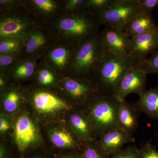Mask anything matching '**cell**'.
Here are the masks:
<instances>
[{"label":"cell","mask_w":158,"mask_h":158,"mask_svg":"<svg viewBox=\"0 0 158 158\" xmlns=\"http://www.w3.org/2000/svg\"><path fill=\"white\" fill-rule=\"evenodd\" d=\"M65 91L71 98L80 103L88 102L98 92L95 85L90 80L69 78L64 82Z\"/></svg>","instance_id":"cell-12"},{"label":"cell","mask_w":158,"mask_h":158,"mask_svg":"<svg viewBox=\"0 0 158 158\" xmlns=\"http://www.w3.org/2000/svg\"><path fill=\"white\" fill-rule=\"evenodd\" d=\"M60 158H84L82 153L81 154L70 153L63 155Z\"/></svg>","instance_id":"cell-36"},{"label":"cell","mask_w":158,"mask_h":158,"mask_svg":"<svg viewBox=\"0 0 158 158\" xmlns=\"http://www.w3.org/2000/svg\"><path fill=\"white\" fill-rule=\"evenodd\" d=\"M105 51L100 34L87 38L78 46L71 69L82 79L88 80V77L94 76Z\"/></svg>","instance_id":"cell-4"},{"label":"cell","mask_w":158,"mask_h":158,"mask_svg":"<svg viewBox=\"0 0 158 158\" xmlns=\"http://www.w3.org/2000/svg\"><path fill=\"white\" fill-rule=\"evenodd\" d=\"M47 37L42 31L33 29L26 38L24 48L29 55L37 54L45 47L47 43Z\"/></svg>","instance_id":"cell-20"},{"label":"cell","mask_w":158,"mask_h":158,"mask_svg":"<svg viewBox=\"0 0 158 158\" xmlns=\"http://www.w3.org/2000/svg\"><path fill=\"white\" fill-rule=\"evenodd\" d=\"M19 53L0 54V67L4 70L14 65L18 59Z\"/></svg>","instance_id":"cell-32"},{"label":"cell","mask_w":158,"mask_h":158,"mask_svg":"<svg viewBox=\"0 0 158 158\" xmlns=\"http://www.w3.org/2000/svg\"><path fill=\"white\" fill-rule=\"evenodd\" d=\"M158 29L152 16L139 13L130 21L124 31L131 38Z\"/></svg>","instance_id":"cell-16"},{"label":"cell","mask_w":158,"mask_h":158,"mask_svg":"<svg viewBox=\"0 0 158 158\" xmlns=\"http://www.w3.org/2000/svg\"><path fill=\"white\" fill-rule=\"evenodd\" d=\"M137 65L144 69L148 74H158V51H155L149 58Z\"/></svg>","instance_id":"cell-26"},{"label":"cell","mask_w":158,"mask_h":158,"mask_svg":"<svg viewBox=\"0 0 158 158\" xmlns=\"http://www.w3.org/2000/svg\"><path fill=\"white\" fill-rule=\"evenodd\" d=\"M139 13L138 0H115L112 6L94 15L100 24L125 31L130 21Z\"/></svg>","instance_id":"cell-5"},{"label":"cell","mask_w":158,"mask_h":158,"mask_svg":"<svg viewBox=\"0 0 158 158\" xmlns=\"http://www.w3.org/2000/svg\"><path fill=\"white\" fill-rule=\"evenodd\" d=\"M110 158H139L138 148L132 146L116 153Z\"/></svg>","instance_id":"cell-31"},{"label":"cell","mask_w":158,"mask_h":158,"mask_svg":"<svg viewBox=\"0 0 158 158\" xmlns=\"http://www.w3.org/2000/svg\"><path fill=\"white\" fill-rule=\"evenodd\" d=\"M32 2L36 9L44 14H52L58 9L57 3L52 0H34Z\"/></svg>","instance_id":"cell-27"},{"label":"cell","mask_w":158,"mask_h":158,"mask_svg":"<svg viewBox=\"0 0 158 158\" xmlns=\"http://www.w3.org/2000/svg\"><path fill=\"white\" fill-rule=\"evenodd\" d=\"M135 141L132 135L118 127L102 134L98 140L105 153L110 157L121 150L125 144Z\"/></svg>","instance_id":"cell-10"},{"label":"cell","mask_w":158,"mask_h":158,"mask_svg":"<svg viewBox=\"0 0 158 158\" xmlns=\"http://www.w3.org/2000/svg\"><path fill=\"white\" fill-rule=\"evenodd\" d=\"M120 102L113 94L98 92L88 102L85 114L95 135L99 136L118 126Z\"/></svg>","instance_id":"cell-2"},{"label":"cell","mask_w":158,"mask_h":158,"mask_svg":"<svg viewBox=\"0 0 158 158\" xmlns=\"http://www.w3.org/2000/svg\"><path fill=\"white\" fill-rule=\"evenodd\" d=\"M50 137L54 145L59 148L78 149L81 147L78 140L64 130H53L50 134Z\"/></svg>","instance_id":"cell-19"},{"label":"cell","mask_w":158,"mask_h":158,"mask_svg":"<svg viewBox=\"0 0 158 158\" xmlns=\"http://www.w3.org/2000/svg\"><path fill=\"white\" fill-rule=\"evenodd\" d=\"M138 6L141 13L152 16L154 9L158 6V0H138Z\"/></svg>","instance_id":"cell-30"},{"label":"cell","mask_w":158,"mask_h":158,"mask_svg":"<svg viewBox=\"0 0 158 158\" xmlns=\"http://www.w3.org/2000/svg\"><path fill=\"white\" fill-rule=\"evenodd\" d=\"M14 136L18 149L21 152L37 145L41 140L37 125L26 114L20 116L16 120Z\"/></svg>","instance_id":"cell-7"},{"label":"cell","mask_w":158,"mask_h":158,"mask_svg":"<svg viewBox=\"0 0 158 158\" xmlns=\"http://www.w3.org/2000/svg\"><path fill=\"white\" fill-rule=\"evenodd\" d=\"M31 20L16 15L5 16L0 22V38L24 37L33 30Z\"/></svg>","instance_id":"cell-11"},{"label":"cell","mask_w":158,"mask_h":158,"mask_svg":"<svg viewBox=\"0 0 158 158\" xmlns=\"http://www.w3.org/2000/svg\"><path fill=\"white\" fill-rule=\"evenodd\" d=\"M30 158H46L42 156H35L34 157Z\"/></svg>","instance_id":"cell-39"},{"label":"cell","mask_w":158,"mask_h":158,"mask_svg":"<svg viewBox=\"0 0 158 158\" xmlns=\"http://www.w3.org/2000/svg\"><path fill=\"white\" fill-rule=\"evenodd\" d=\"M36 68V63L33 60L25 59L15 63L12 66L11 75L18 80L29 78L34 74Z\"/></svg>","instance_id":"cell-21"},{"label":"cell","mask_w":158,"mask_h":158,"mask_svg":"<svg viewBox=\"0 0 158 158\" xmlns=\"http://www.w3.org/2000/svg\"><path fill=\"white\" fill-rule=\"evenodd\" d=\"M89 142L85 145L82 152L84 158H110L105 153L98 141L95 142L94 140Z\"/></svg>","instance_id":"cell-24"},{"label":"cell","mask_w":158,"mask_h":158,"mask_svg":"<svg viewBox=\"0 0 158 158\" xmlns=\"http://www.w3.org/2000/svg\"><path fill=\"white\" fill-rule=\"evenodd\" d=\"M21 100L20 94L15 89H11L4 95L3 105L7 112L12 113L18 108Z\"/></svg>","instance_id":"cell-23"},{"label":"cell","mask_w":158,"mask_h":158,"mask_svg":"<svg viewBox=\"0 0 158 158\" xmlns=\"http://www.w3.org/2000/svg\"><path fill=\"white\" fill-rule=\"evenodd\" d=\"M99 34L105 50L120 56H130L129 52L131 46V38L125 31L106 26Z\"/></svg>","instance_id":"cell-8"},{"label":"cell","mask_w":158,"mask_h":158,"mask_svg":"<svg viewBox=\"0 0 158 158\" xmlns=\"http://www.w3.org/2000/svg\"><path fill=\"white\" fill-rule=\"evenodd\" d=\"M27 35L24 37H9L1 39L0 41V54L19 53L20 50L24 47Z\"/></svg>","instance_id":"cell-22"},{"label":"cell","mask_w":158,"mask_h":158,"mask_svg":"<svg viewBox=\"0 0 158 158\" xmlns=\"http://www.w3.org/2000/svg\"><path fill=\"white\" fill-rule=\"evenodd\" d=\"M98 20L86 10H81L56 22V28L62 37L69 39L78 45L87 38L98 34Z\"/></svg>","instance_id":"cell-3"},{"label":"cell","mask_w":158,"mask_h":158,"mask_svg":"<svg viewBox=\"0 0 158 158\" xmlns=\"http://www.w3.org/2000/svg\"><path fill=\"white\" fill-rule=\"evenodd\" d=\"M77 49L64 46L54 47L47 54L48 62L52 68L58 71L65 70L69 65L71 68Z\"/></svg>","instance_id":"cell-15"},{"label":"cell","mask_w":158,"mask_h":158,"mask_svg":"<svg viewBox=\"0 0 158 158\" xmlns=\"http://www.w3.org/2000/svg\"><path fill=\"white\" fill-rule=\"evenodd\" d=\"M16 2L10 0H1L0 1V6L1 9H6L13 8L16 5Z\"/></svg>","instance_id":"cell-35"},{"label":"cell","mask_w":158,"mask_h":158,"mask_svg":"<svg viewBox=\"0 0 158 158\" xmlns=\"http://www.w3.org/2000/svg\"><path fill=\"white\" fill-rule=\"evenodd\" d=\"M141 113L135 105L131 104L126 99L120 102L118 110V127L133 135L138 129V118Z\"/></svg>","instance_id":"cell-14"},{"label":"cell","mask_w":158,"mask_h":158,"mask_svg":"<svg viewBox=\"0 0 158 158\" xmlns=\"http://www.w3.org/2000/svg\"><path fill=\"white\" fill-rule=\"evenodd\" d=\"M10 128L9 121L4 116H1L0 118V132L3 133L6 132Z\"/></svg>","instance_id":"cell-34"},{"label":"cell","mask_w":158,"mask_h":158,"mask_svg":"<svg viewBox=\"0 0 158 158\" xmlns=\"http://www.w3.org/2000/svg\"><path fill=\"white\" fill-rule=\"evenodd\" d=\"M139 158H158V152L155 145L151 142L145 143L138 148Z\"/></svg>","instance_id":"cell-29"},{"label":"cell","mask_w":158,"mask_h":158,"mask_svg":"<svg viewBox=\"0 0 158 158\" xmlns=\"http://www.w3.org/2000/svg\"><path fill=\"white\" fill-rule=\"evenodd\" d=\"M69 123L77 137L87 142L95 140V134L88 116L85 113H74L69 118Z\"/></svg>","instance_id":"cell-17"},{"label":"cell","mask_w":158,"mask_h":158,"mask_svg":"<svg viewBox=\"0 0 158 158\" xmlns=\"http://www.w3.org/2000/svg\"><path fill=\"white\" fill-rule=\"evenodd\" d=\"M148 74L138 65L132 66L125 74L117 85L113 95L121 102L131 94H136L140 97L146 90Z\"/></svg>","instance_id":"cell-6"},{"label":"cell","mask_w":158,"mask_h":158,"mask_svg":"<svg viewBox=\"0 0 158 158\" xmlns=\"http://www.w3.org/2000/svg\"><path fill=\"white\" fill-rule=\"evenodd\" d=\"M32 102L36 110L41 113H51L72 109L63 100L53 94L40 90L32 96Z\"/></svg>","instance_id":"cell-13"},{"label":"cell","mask_w":158,"mask_h":158,"mask_svg":"<svg viewBox=\"0 0 158 158\" xmlns=\"http://www.w3.org/2000/svg\"><path fill=\"white\" fill-rule=\"evenodd\" d=\"M85 2V0H69L66 1L65 8L70 11H81L83 10V5Z\"/></svg>","instance_id":"cell-33"},{"label":"cell","mask_w":158,"mask_h":158,"mask_svg":"<svg viewBox=\"0 0 158 158\" xmlns=\"http://www.w3.org/2000/svg\"><path fill=\"white\" fill-rule=\"evenodd\" d=\"M136 103L141 113L150 118L158 119V87L146 90Z\"/></svg>","instance_id":"cell-18"},{"label":"cell","mask_w":158,"mask_h":158,"mask_svg":"<svg viewBox=\"0 0 158 158\" xmlns=\"http://www.w3.org/2000/svg\"><path fill=\"white\" fill-rule=\"evenodd\" d=\"M5 84H6L5 79L3 77V76L1 75V77H0V86H1V88H3L5 86Z\"/></svg>","instance_id":"cell-38"},{"label":"cell","mask_w":158,"mask_h":158,"mask_svg":"<svg viewBox=\"0 0 158 158\" xmlns=\"http://www.w3.org/2000/svg\"><path fill=\"white\" fill-rule=\"evenodd\" d=\"M0 158H9L7 150L3 145H1L0 148Z\"/></svg>","instance_id":"cell-37"},{"label":"cell","mask_w":158,"mask_h":158,"mask_svg":"<svg viewBox=\"0 0 158 158\" xmlns=\"http://www.w3.org/2000/svg\"><path fill=\"white\" fill-rule=\"evenodd\" d=\"M158 48V29L131 37L129 54L140 63Z\"/></svg>","instance_id":"cell-9"},{"label":"cell","mask_w":158,"mask_h":158,"mask_svg":"<svg viewBox=\"0 0 158 158\" xmlns=\"http://www.w3.org/2000/svg\"><path fill=\"white\" fill-rule=\"evenodd\" d=\"M139 63L131 56L123 57L105 51L97 67L94 76L98 92L113 94L117 85L127 71Z\"/></svg>","instance_id":"cell-1"},{"label":"cell","mask_w":158,"mask_h":158,"mask_svg":"<svg viewBox=\"0 0 158 158\" xmlns=\"http://www.w3.org/2000/svg\"><path fill=\"white\" fill-rule=\"evenodd\" d=\"M115 0H85L83 9L94 15L112 6Z\"/></svg>","instance_id":"cell-25"},{"label":"cell","mask_w":158,"mask_h":158,"mask_svg":"<svg viewBox=\"0 0 158 158\" xmlns=\"http://www.w3.org/2000/svg\"><path fill=\"white\" fill-rule=\"evenodd\" d=\"M37 79L41 85L48 86L53 84L56 80L55 75L49 69H40L37 73Z\"/></svg>","instance_id":"cell-28"}]
</instances>
